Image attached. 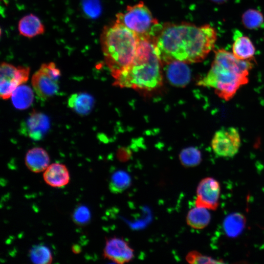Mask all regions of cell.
<instances>
[{
	"instance_id": "603a6c76",
	"label": "cell",
	"mask_w": 264,
	"mask_h": 264,
	"mask_svg": "<svg viewBox=\"0 0 264 264\" xmlns=\"http://www.w3.org/2000/svg\"><path fill=\"white\" fill-rule=\"evenodd\" d=\"M179 159L181 163L184 167H195L200 163L201 154L197 148L190 147L181 151L179 154Z\"/></svg>"
},
{
	"instance_id": "30bf717a",
	"label": "cell",
	"mask_w": 264,
	"mask_h": 264,
	"mask_svg": "<svg viewBox=\"0 0 264 264\" xmlns=\"http://www.w3.org/2000/svg\"><path fill=\"white\" fill-rule=\"evenodd\" d=\"M103 256L116 263L122 264L132 261L134 252L126 241L114 237L106 240Z\"/></svg>"
},
{
	"instance_id": "7a4b0ae2",
	"label": "cell",
	"mask_w": 264,
	"mask_h": 264,
	"mask_svg": "<svg viewBox=\"0 0 264 264\" xmlns=\"http://www.w3.org/2000/svg\"><path fill=\"white\" fill-rule=\"evenodd\" d=\"M250 61L239 60L224 49H218L209 71L198 84L214 88L219 97L229 100L248 82L249 72L253 66Z\"/></svg>"
},
{
	"instance_id": "8fae6325",
	"label": "cell",
	"mask_w": 264,
	"mask_h": 264,
	"mask_svg": "<svg viewBox=\"0 0 264 264\" xmlns=\"http://www.w3.org/2000/svg\"><path fill=\"white\" fill-rule=\"evenodd\" d=\"M50 128V120L44 113L33 111L22 123L20 131L24 135L38 141L43 138Z\"/></svg>"
},
{
	"instance_id": "4316f807",
	"label": "cell",
	"mask_w": 264,
	"mask_h": 264,
	"mask_svg": "<svg viewBox=\"0 0 264 264\" xmlns=\"http://www.w3.org/2000/svg\"><path fill=\"white\" fill-rule=\"evenodd\" d=\"M211 0L216 3L222 4L226 2L228 0Z\"/></svg>"
},
{
	"instance_id": "ba28073f",
	"label": "cell",
	"mask_w": 264,
	"mask_h": 264,
	"mask_svg": "<svg viewBox=\"0 0 264 264\" xmlns=\"http://www.w3.org/2000/svg\"><path fill=\"white\" fill-rule=\"evenodd\" d=\"M241 145L238 130L235 127H222L217 131L211 141L214 153L222 157H232L239 152Z\"/></svg>"
},
{
	"instance_id": "9a60e30c",
	"label": "cell",
	"mask_w": 264,
	"mask_h": 264,
	"mask_svg": "<svg viewBox=\"0 0 264 264\" xmlns=\"http://www.w3.org/2000/svg\"><path fill=\"white\" fill-rule=\"evenodd\" d=\"M48 153L42 148L35 147L29 150L25 157V163L31 172L40 173L44 171L49 165Z\"/></svg>"
},
{
	"instance_id": "8992f818",
	"label": "cell",
	"mask_w": 264,
	"mask_h": 264,
	"mask_svg": "<svg viewBox=\"0 0 264 264\" xmlns=\"http://www.w3.org/2000/svg\"><path fill=\"white\" fill-rule=\"evenodd\" d=\"M61 71L53 62L42 64L32 75L31 83L37 96L46 100L54 95L59 89Z\"/></svg>"
},
{
	"instance_id": "d4e9b609",
	"label": "cell",
	"mask_w": 264,
	"mask_h": 264,
	"mask_svg": "<svg viewBox=\"0 0 264 264\" xmlns=\"http://www.w3.org/2000/svg\"><path fill=\"white\" fill-rule=\"evenodd\" d=\"M186 261L190 264H220L222 261L214 259L211 257L204 255L197 251L189 252L186 256Z\"/></svg>"
},
{
	"instance_id": "277c9868",
	"label": "cell",
	"mask_w": 264,
	"mask_h": 264,
	"mask_svg": "<svg viewBox=\"0 0 264 264\" xmlns=\"http://www.w3.org/2000/svg\"><path fill=\"white\" fill-rule=\"evenodd\" d=\"M139 38L116 21L103 29L100 42L105 62L113 76L133 61Z\"/></svg>"
},
{
	"instance_id": "5bb4252c",
	"label": "cell",
	"mask_w": 264,
	"mask_h": 264,
	"mask_svg": "<svg viewBox=\"0 0 264 264\" xmlns=\"http://www.w3.org/2000/svg\"><path fill=\"white\" fill-rule=\"evenodd\" d=\"M232 52L234 56L241 60H251L255 53V48L251 40L238 30L233 34Z\"/></svg>"
},
{
	"instance_id": "e0dca14e",
	"label": "cell",
	"mask_w": 264,
	"mask_h": 264,
	"mask_svg": "<svg viewBox=\"0 0 264 264\" xmlns=\"http://www.w3.org/2000/svg\"><path fill=\"white\" fill-rule=\"evenodd\" d=\"M69 107L79 115H87L91 111L94 106V98L85 92L72 94L68 100Z\"/></svg>"
},
{
	"instance_id": "cb8c5ba5",
	"label": "cell",
	"mask_w": 264,
	"mask_h": 264,
	"mask_svg": "<svg viewBox=\"0 0 264 264\" xmlns=\"http://www.w3.org/2000/svg\"><path fill=\"white\" fill-rule=\"evenodd\" d=\"M29 256L31 261L36 264H49L52 261L50 250L44 245L34 246L29 251Z\"/></svg>"
},
{
	"instance_id": "9c48e42d",
	"label": "cell",
	"mask_w": 264,
	"mask_h": 264,
	"mask_svg": "<svg viewBox=\"0 0 264 264\" xmlns=\"http://www.w3.org/2000/svg\"><path fill=\"white\" fill-rule=\"evenodd\" d=\"M220 183L215 178L207 177L199 182L196 191V206L216 210L219 205Z\"/></svg>"
},
{
	"instance_id": "484cf974",
	"label": "cell",
	"mask_w": 264,
	"mask_h": 264,
	"mask_svg": "<svg viewBox=\"0 0 264 264\" xmlns=\"http://www.w3.org/2000/svg\"><path fill=\"white\" fill-rule=\"evenodd\" d=\"M72 218L74 222L77 224L86 225L90 219L89 210L85 205H80L75 209Z\"/></svg>"
},
{
	"instance_id": "4fadbf2b",
	"label": "cell",
	"mask_w": 264,
	"mask_h": 264,
	"mask_svg": "<svg viewBox=\"0 0 264 264\" xmlns=\"http://www.w3.org/2000/svg\"><path fill=\"white\" fill-rule=\"evenodd\" d=\"M43 177L46 184L56 188L66 185L70 179L69 172L66 167L58 163L49 165L44 171Z\"/></svg>"
},
{
	"instance_id": "7402d4cb",
	"label": "cell",
	"mask_w": 264,
	"mask_h": 264,
	"mask_svg": "<svg viewBox=\"0 0 264 264\" xmlns=\"http://www.w3.org/2000/svg\"><path fill=\"white\" fill-rule=\"evenodd\" d=\"M242 23L248 29H257L264 27V17L259 10L250 9L242 15Z\"/></svg>"
},
{
	"instance_id": "ac0fdd59",
	"label": "cell",
	"mask_w": 264,
	"mask_h": 264,
	"mask_svg": "<svg viewBox=\"0 0 264 264\" xmlns=\"http://www.w3.org/2000/svg\"><path fill=\"white\" fill-rule=\"evenodd\" d=\"M11 97L14 107L17 109L23 110L32 105L34 93L30 87L22 84L15 89Z\"/></svg>"
},
{
	"instance_id": "5b68a950",
	"label": "cell",
	"mask_w": 264,
	"mask_h": 264,
	"mask_svg": "<svg viewBox=\"0 0 264 264\" xmlns=\"http://www.w3.org/2000/svg\"><path fill=\"white\" fill-rule=\"evenodd\" d=\"M115 21L133 32L139 38L153 40L162 25L142 1L128 6L124 12L116 15Z\"/></svg>"
},
{
	"instance_id": "2e32d148",
	"label": "cell",
	"mask_w": 264,
	"mask_h": 264,
	"mask_svg": "<svg viewBox=\"0 0 264 264\" xmlns=\"http://www.w3.org/2000/svg\"><path fill=\"white\" fill-rule=\"evenodd\" d=\"M18 28L21 35L28 38L42 35L45 31L44 26L41 20L33 14L26 15L21 18Z\"/></svg>"
},
{
	"instance_id": "d6986e66",
	"label": "cell",
	"mask_w": 264,
	"mask_h": 264,
	"mask_svg": "<svg viewBox=\"0 0 264 264\" xmlns=\"http://www.w3.org/2000/svg\"><path fill=\"white\" fill-rule=\"evenodd\" d=\"M207 209L197 206L191 209L186 216L187 224L196 229H201L206 227L211 220L210 214Z\"/></svg>"
},
{
	"instance_id": "52a82bcc",
	"label": "cell",
	"mask_w": 264,
	"mask_h": 264,
	"mask_svg": "<svg viewBox=\"0 0 264 264\" xmlns=\"http://www.w3.org/2000/svg\"><path fill=\"white\" fill-rule=\"evenodd\" d=\"M30 68L27 66H15L6 62L0 67V96L4 100L9 98L19 86L28 79Z\"/></svg>"
},
{
	"instance_id": "6da1fadb",
	"label": "cell",
	"mask_w": 264,
	"mask_h": 264,
	"mask_svg": "<svg viewBox=\"0 0 264 264\" xmlns=\"http://www.w3.org/2000/svg\"><path fill=\"white\" fill-rule=\"evenodd\" d=\"M217 39L216 30L209 24L166 23L161 25L154 42L162 64L176 61L187 64L203 61Z\"/></svg>"
},
{
	"instance_id": "7c38bea8",
	"label": "cell",
	"mask_w": 264,
	"mask_h": 264,
	"mask_svg": "<svg viewBox=\"0 0 264 264\" xmlns=\"http://www.w3.org/2000/svg\"><path fill=\"white\" fill-rule=\"evenodd\" d=\"M166 65V74L169 82L174 86L183 87L190 81L191 72L187 63L173 61Z\"/></svg>"
},
{
	"instance_id": "44dd1931",
	"label": "cell",
	"mask_w": 264,
	"mask_h": 264,
	"mask_svg": "<svg viewBox=\"0 0 264 264\" xmlns=\"http://www.w3.org/2000/svg\"><path fill=\"white\" fill-rule=\"evenodd\" d=\"M131 178L125 171L119 170L111 176L109 189L114 194H119L126 190L131 185Z\"/></svg>"
},
{
	"instance_id": "3957f363",
	"label": "cell",
	"mask_w": 264,
	"mask_h": 264,
	"mask_svg": "<svg viewBox=\"0 0 264 264\" xmlns=\"http://www.w3.org/2000/svg\"><path fill=\"white\" fill-rule=\"evenodd\" d=\"M162 62L152 39L139 38L134 59L127 67L113 76L122 88L152 90L162 82Z\"/></svg>"
},
{
	"instance_id": "ffe728a7",
	"label": "cell",
	"mask_w": 264,
	"mask_h": 264,
	"mask_svg": "<svg viewBox=\"0 0 264 264\" xmlns=\"http://www.w3.org/2000/svg\"><path fill=\"white\" fill-rule=\"evenodd\" d=\"M246 223L245 217L239 213L229 215L223 222V229L227 236L236 237L243 230Z\"/></svg>"
}]
</instances>
